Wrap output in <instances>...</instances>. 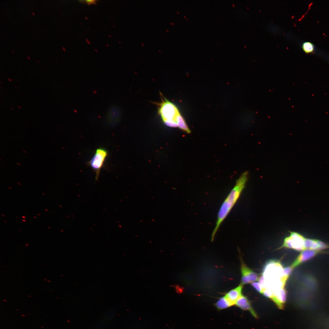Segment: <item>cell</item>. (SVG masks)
I'll return each mask as SVG.
<instances>
[{"label": "cell", "instance_id": "obj_11", "mask_svg": "<svg viewBox=\"0 0 329 329\" xmlns=\"http://www.w3.org/2000/svg\"><path fill=\"white\" fill-rule=\"evenodd\" d=\"M243 285L240 284L236 287L230 290L225 296L234 305L236 301L242 295Z\"/></svg>", "mask_w": 329, "mask_h": 329}, {"label": "cell", "instance_id": "obj_22", "mask_svg": "<svg viewBox=\"0 0 329 329\" xmlns=\"http://www.w3.org/2000/svg\"><path fill=\"white\" fill-rule=\"evenodd\" d=\"M12 51V52H13V53H14V52L13 51Z\"/></svg>", "mask_w": 329, "mask_h": 329}, {"label": "cell", "instance_id": "obj_9", "mask_svg": "<svg viewBox=\"0 0 329 329\" xmlns=\"http://www.w3.org/2000/svg\"><path fill=\"white\" fill-rule=\"evenodd\" d=\"M305 249L319 251L326 249L328 246L323 242L319 240L305 239Z\"/></svg>", "mask_w": 329, "mask_h": 329}, {"label": "cell", "instance_id": "obj_7", "mask_svg": "<svg viewBox=\"0 0 329 329\" xmlns=\"http://www.w3.org/2000/svg\"><path fill=\"white\" fill-rule=\"evenodd\" d=\"M318 253V251L309 249H305L300 253L291 266L293 269L311 259Z\"/></svg>", "mask_w": 329, "mask_h": 329}, {"label": "cell", "instance_id": "obj_5", "mask_svg": "<svg viewBox=\"0 0 329 329\" xmlns=\"http://www.w3.org/2000/svg\"><path fill=\"white\" fill-rule=\"evenodd\" d=\"M241 260L242 275L241 284L243 285L258 280L259 278L258 274L248 267L241 258Z\"/></svg>", "mask_w": 329, "mask_h": 329}, {"label": "cell", "instance_id": "obj_13", "mask_svg": "<svg viewBox=\"0 0 329 329\" xmlns=\"http://www.w3.org/2000/svg\"><path fill=\"white\" fill-rule=\"evenodd\" d=\"M175 121L177 123L178 127L180 129L188 133H190V131L185 120L180 113L176 116Z\"/></svg>", "mask_w": 329, "mask_h": 329}, {"label": "cell", "instance_id": "obj_21", "mask_svg": "<svg viewBox=\"0 0 329 329\" xmlns=\"http://www.w3.org/2000/svg\"><path fill=\"white\" fill-rule=\"evenodd\" d=\"M23 221H25V222H26V221H25V220H23Z\"/></svg>", "mask_w": 329, "mask_h": 329}, {"label": "cell", "instance_id": "obj_14", "mask_svg": "<svg viewBox=\"0 0 329 329\" xmlns=\"http://www.w3.org/2000/svg\"><path fill=\"white\" fill-rule=\"evenodd\" d=\"M301 47L303 51L307 54L311 53L315 50L314 45L310 41L304 42L302 44Z\"/></svg>", "mask_w": 329, "mask_h": 329}, {"label": "cell", "instance_id": "obj_18", "mask_svg": "<svg viewBox=\"0 0 329 329\" xmlns=\"http://www.w3.org/2000/svg\"><path fill=\"white\" fill-rule=\"evenodd\" d=\"M27 58H28V59H30V57H29L27 56Z\"/></svg>", "mask_w": 329, "mask_h": 329}, {"label": "cell", "instance_id": "obj_6", "mask_svg": "<svg viewBox=\"0 0 329 329\" xmlns=\"http://www.w3.org/2000/svg\"><path fill=\"white\" fill-rule=\"evenodd\" d=\"M121 116V112L119 108L113 105L108 109L106 117L107 124L111 126H115L119 122Z\"/></svg>", "mask_w": 329, "mask_h": 329}, {"label": "cell", "instance_id": "obj_20", "mask_svg": "<svg viewBox=\"0 0 329 329\" xmlns=\"http://www.w3.org/2000/svg\"><path fill=\"white\" fill-rule=\"evenodd\" d=\"M8 80H9L10 81H12L11 80H10V79H8Z\"/></svg>", "mask_w": 329, "mask_h": 329}, {"label": "cell", "instance_id": "obj_17", "mask_svg": "<svg viewBox=\"0 0 329 329\" xmlns=\"http://www.w3.org/2000/svg\"><path fill=\"white\" fill-rule=\"evenodd\" d=\"M34 15H35V13L34 12H31Z\"/></svg>", "mask_w": 329, "mask_h": 329}, {"label": "cell", "instance_id": "obj_1", "mask_svg": "<svg viewBox=\"0 0 329 329\" xmlns=\"http://www.w3.org/2000/svg\"><path fill=\"white\" fill-rule=\"evenodd\" d=\"M247 171L243 173L221 205L218 211L217 220L211 236L213 241L220 225L227 216L239 197L248 179Z\"/></svg>", "mask_w": 329, "mask_h": 329}, {"label": "cell", "instance_id": "obj_23", "mask_svg": "<svg viewBox=\"0 0 329 329\" xmlns=\"http://www.w3.org/2000/svg\"><path fill=\"white\" fill-rule=\"evenodd\" d=\"M37 62H38V63H39V62H38V61H37Z\"/></svg>", "mask_w": 329, "mask_h": 329}, {"label": "cell", "instance_id": "obj_12", "mask_svg": "<svg viewBox=\"0 0 329 329\" xmlns=\"http://www.w3.org/2000/svg\"><path fill=\"white\" fill-rule=\"evenodd\" d=\"M215 305L216 307L219 310L226 309L234 305L225 295L220 298Z\"/></svg>", "mask_w": 329, "mask_h": 329}, {"label": "cell", "instance_id": "obj_2", "mask_svg": "<svg viewBox=\"0 0 329 329\" xmlns=\"http://www.w3.org/2000/svg\"><path fill=\"white\" fill-rule=\"evenodd\" d=\"M108 155L107 150L103 147L97 148L92 158L87 164L90 166L95 174V179L98 180L101 169L104 165L105 161Z\"/></svg>", "mask_w": 329, "mask_h": 329}, {"label": "cell", "instance_id": "obj_3", "mask_svg": "<svg viewBox=\"0 0 329 329\" xmlns=\"http://www.w3.org/2000/svg\"><path fill=\"white\" fill-rule=\"evenodd\" d=\"M161 97V102L158 104V112L164 122H176V118L179 113L177 108L174 104L168 101L164 97Z\"/></svg>", "mask_w": 329, "mask_h": 329}, {"label": "cell", "instance_id": "obj_10", "mask_svg": "<svg viewBox=\"0 0 329 329\" xmlns=\"http://www.w3.org/2000/svg\"><path fill=\"white\" fill-rule=\"evenodd\" d=\"M242 310L249 311L254 317H257L255 311L252 308L250 302L247 298L242 295L236 302L235 304Z\"/></svg>", "mask_w": 329, "mask_h": 329}, {"label": "cell", "instance_id": "obj_15", "mask_svg": "<svg viewBox=\"0 0 329 329\" xmlns=\"http://www.w3.org/2000/svg\"><path fill=\"white\" fill-rule=\"evenodd\" d=\"M251 285L259 293H262V290L261 286L259 283L257 282H253L251 283Z\"/></svg>", "mask_w": 329, "mask_h": 329}, {"label": "cell", "instance_id": "obj_4", "mask_svg": "<svg viewBox=\"0 0 329 329\" xmlns=\"http://www.w3.org/2000/svg\"><path fill=\"white\" fill-rule=\"evenodd\" d=\"M290 235L284 239L282 245L280 248L291 249L297 251L305 249V238L301 234L294 232L289 231Z\"/></svg>", "mask_w": 329, "mask_h": 329}, {"label": "cell", "instance_id": "obj_19", "mask_svg": "<svg viewBox=\"0 0 329 329\" xmlns=\"http://www.w3.org/2000/svg\"><path fill=\"white\" fill-rule=\"evenodd\" d=\"M22 218H26V217H25V216H22Z\"/></svg>", "mask_w": 329, "mask_h": 329}, {"label": "cell", "instance_id": "obj_8", "mask_svg": "<svg viewBox=\"0 0 329 329\" xmlns=\"http://www.w3.org/2000/svg\"><path fill=\"white\" fill-rule=\"evenodd\" d=\"M286 298V293L284 287L277 289L273 292L271 299L280 309H282L285 304Z\"/></svg>", "mask_w": 329, "mask_h": 329}, {"label": "cell", "instance_id": "obj_16", "mask_svg": "<svg viewBox=\"0 0 329 329\" xmlns=\"http://www.w3.org/2000/svg\"><path fill=\"white\" fill-rule=\"evenodd\" d=\"M96 1V0H87L86 1V2L88 5L95 4Z\"/></svg>", "mask_w": 329, "mask_h": 329}]
</instances>
